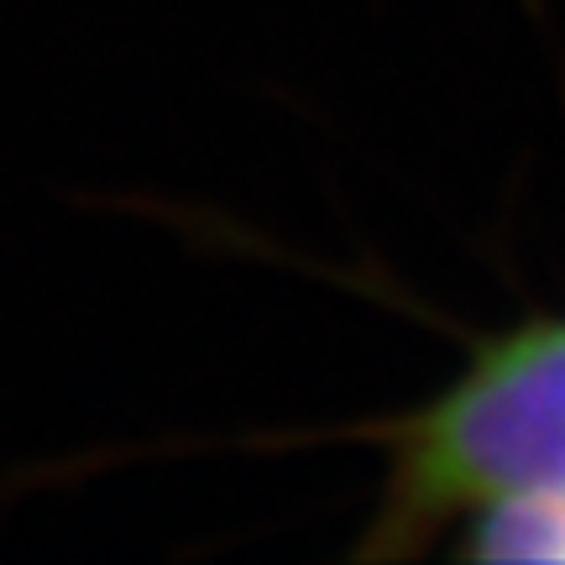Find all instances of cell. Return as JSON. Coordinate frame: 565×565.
<instances>
[{"label": "cell", "instance_id": "obj_1", "mask_svg": "<svg viewBox=\"0 0 565 565\" xmlns=\"http://www.w3.org/2000/svg\"><path fill=\"white\" fill-rule=\"evenodd\" d=\"M440 534L477 555H565V320L492 341L393 429L366 550L404 555Z\"/></svg>", "mask_w": 565, "mask_h": 565}]
</instances>
